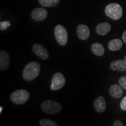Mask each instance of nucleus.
I'll return each instance as SVG.
<instances>
[{
    "label": "nucleus",
    "mask_w": 126,
    "mask_h": 126,
    "mask_svg": "<svg viewBox=\"0 0 126 126\" xmlns=\"http://www.w3.org/2000/svg\"><path fill=\"white\" fill-rule=\"evenodd\" d=\"M124 61H125L126 62V56L124 57Z\"/></svg>",
    "instance_id": "393cba45"
},
{
    "label": "nucleus",
    "mask_w": 126,
    "mask_h": 126,
    "mask_svg": "<svg viewBox=\"0 0 126 126\" xmlns=\"http://www.w3.org/2000/svg\"><path fill=\"white\" fill-rule=\"evenodd\" d=\"M10 65V58L8 53L5 50H1L0 53V69L4 71L8 69Z\"/></svg>",
    "instance_id": "1a4fd4ad"
},
{
    "label": "nucleus",
    "mask_w": 126,
    "mask_h": 126,
    "mask_svg": "<svg viewBox=\"0 0 126 126\" xmlns=\"http://www.w3.org/2000/svg\"><path fill=\"white\" fill-rule=\"evenodd\" d=\"M91 50L96 56H102L105 53V48L103 45L98 43H94L91 46Z\"/></svg>",
    "instance_id": "dca6fc26"
},
{
    "label": "nucleus",
    "mask_w": 126,
    "mask_h": 126,
    "mask_svg": "<svg viewBox=\"0 0 126 126\" xmlns=\"http://www.w3.org/2000/svg\"><path fill=\"white\" fill-rule=\"evenodd\" d=\"M122 39H123V40L124 43L126 44V30L124 32L123 34Z\"/></svg>",
    "instance_id": "5701e85b"
},
{
    "label": "nucleus",
    "mask_w": 126,
    "mask_h": 126,
    "mask_svg": "<svg viewBox=\"0 0 126 126\" xmlns=\"http://www.w3.org/2000/svg\"><path fill=\"white\" fill-rule=\"evenodd\" d=\"M120 108L123 110H126V96L121 101Z\"/></svg>",
    "instance_id": "412c9836"
},
{
    "label": "nucleus",
    "mask_w": 126,
    "mask_h": 126,
    "mask_svg": "<svg viewBox=\"0 0 126 126\" xmlns=\"http://www.w3.org/2000/svg\"><path fill=\"white\" fill-rule=\"evenodd\" d=\"M65 83V79L63 74L61 72H56L52 78L50 88L52 91H58L64 86Z\"/></svg>",
    "instance_id": "423d86ee"
},
{
    "label": "nucleus",
    "mask_w": 126,
    "mask_h": 126,
    "mask_svg": "<svg viewBox=\"0 0 126 126\" xmlns=\"http://www.w3.org/2000/svg\"><path fill=\"white\" fill-rule=\"evenodd\" d=\"M42 6L45 7H53L59 4L60 0H39Z\"/></svg>",
    "instance_id": "f3484780"
},
{
    "label": "nucleus",
    "mask_w": 126,
    "mask_h": 126,
    "mask_svg": "<svg viewBox=\"0 0 126 126\" xmlns=\"http://www.w3.org/2000/svg\"><path fill=\"white\" fill-rule=\"evenodd\" d=\"M119 83L120 86L124 90H126V77H122L119 79Z\"/></svg>",
    "instance_id": "6ab92c4d"
},
{
    "label": "nucleus",
    "mask_w": 126,
    "mask_h": 126,
    "mask_svg": "<svg viewBox=\"0 0 126 126\" xmlns=\"http://www.w3.org/2000/svg\"><path fill=\"white\" fill-rule=\"evenodd\" d=\"M39 124L41 126H58V124L50 119H42L39 122Z\"/></svg>",
    "instance_id": "a211bd4d"
},
{
    "label": "nucleus",
    "mask_w": 126,
    "mask_h": 126,
    "mask_svg": "<svg viewBox=\"0 0 126 126\" xmlns=\"http://www.w3.org/2000/svg\"><path fill=\"white\" fill-rule=\"evenodd\" d=\"M111 30V26L108 22L100 23L96 26V32L99 35L104 36L108 34Z\"/></svg>",
    "instance_id": "4468645a"
},
{
    "label": "nucleus",
    "mask_w": 126,
    "mask_h": 126,
    "mask_svg": "<svg viewBox=\"0 0 126 126\" xmlns=\"http://www.w3.org/2000/svg\"><path fill=\"white\" fill-rule=\"evenodd\" d=\"M94 110L98 113H102L106 110V105L105 99L103 96H99L94 102Z\"/></svg>",
    "instance_id": "9b49d317"
},
{
    "label": "nucleus",
    "mask_w": 126,
    "mask_h": 126,
    "mask_svg": "<svg viewBox=\"0 0 126 126\" xmlns=\"http://www.w3.org/2000/svg\"><path fill=\"white\" fill-rule=\"evenodd\" d=\"M33 53L39 58L43 60H47L48 58L49 54L46 48L40 44H34L32 47Z\"/></svg>",
    "instance_id": "0eeeda50"
},
{
    "label": "nucleus",
    "mask_w": 126,
    "mask_h": 126,
    "mask_svg": "<svg viewBox=\"0 0 126 126\" xmlns=\"http://www.w3.org/2000/svg\"><path fill=\"white\" fill-rule=\"evenodd\" d=\"M30 94L28 91L25 89H19L11 94L10 99L12 102L16 105H22L28 102Z\"/></svg>",
    "instance_id": "20e7f679"
},
{
    "label": "nucleus",
    "mask_w": 126,
    "mask_h": 126,
    "mask_svg": "<svg viewBox=\"0 0 126 126\" xmlns=\"http://www.w3.org/2000/svg\"><path fill=\"white\" fill-rule=\"evenodd\" d=\"M123 46V43L122 40L119 39H114L110 40L108 43V47L110 50L113 51H117L121 49Z\"/></svg>",
    "instance_id": "2eb2a0df"
},
{
    "label": "nucleus",
    "mask_w": 126,
    "mask_h": 126,
    "mask_svg": "<svg viewBox=\"0 0 126 126\" xmlns=\"http://www.w3.org/2000/svg\"><path fill=\"white\" fill-rule=\"evenodd\" d=\"M110 68L116 71H126V62L122 60H115L110 63Z\"/></svg>",
    "instance_id": "f8f14e48"
},
{
    "label": "nucleus",
    "mask_w": 126,
    "mask_h": 126,
    "mask_svg": "<svg viewBox=\"0 0 126 126\" xmlns=\"http://www.w3.org/2000/svg\"><path fill=\"white\" fill-rule=\"evenodd\" d=\"M123 88L120 86V85L114 84L110 86L109 90V93L111 97L114 98H120L123 94Z\"/></svg>",
    "instance_id": "ddd939ff"
},
{
    "label": "nucleus",
    "mask_w": 126,
    "mask_h": 126,
    "mask_svg": "<svg viewBox=\"0 0 126 126\" xmlns=\"http://www.w3.org/2000/svg\"><path fill=\"white\" fill-rule=\"evenodd\" d=\"M40 71V65L38 62L32 61L25 66L23 70V78L26 81H31L38 77Z\"/></svg>",
    "instance_id": "f257e3e1"
},
{
    "label": "nucleus",
    "mask_w": 126,
    "mask_h": 126,
    "mask_svg": "<svg viewBox=\"0 0 126 126\" xmlns=\"http://www.w3.org/2000/svg\"><path fill=\"white\" fill-rule=\"evenodd\" d=\"M105 14L113 20H119L123 15L122 7L116 3H111L108 4L105 8Z\"/></svg>",
    "instance_id": "f03ea898"
},
{
    "label": "nucleus",
    "mask_w": 126,
    "mask_h": 126,
    "mask_svg": "<svg viewBox=\"0 0 126 126\" xmlns=\"http://www.w3.org/2000/svg\"><path fill=\"white\" fill-rule=\"evenodd\" d=\"M77 35L82 40H85L90 36V30L86 25H79L77 29Z\"/></svg>",
    "instance_id": "9d476101"
},
{
    "label": "nucleus",
    "mask_w": 126,
    "mask_h": 126,
    "mask_svg": "<svg viewBox=\"0 0 126 126\" xmlns=\"http://www.w3.org/2000/svg\"><path fill=\"white\" fill-rule=\"evenodd\" d=\"M2 109L3 108L2 106H1V108H0V113H2Z\"/></svg>",
    "instance_id": "b1692460"
},
{
    "label": "nucleus",
    "mask_w": 126,
    "mask_h": 126,
    "mask_svg": "<svg viewBox=\"0 0 126 126\" xmlns=\"http://www.w3.org/2000/svg\"><path fill=\"white\" fill-rule=\"evenodd\" d=\"M11 23L9 21L1 22V23H0V29H1V31H4L8 27H9Z\"/></svg>",
    "instance_id": "aec40b11"
},
{
    "label": "nucleus",
    "mask_w": 126,
    "mask_h": 126,
    "mask_svg": "<svg viewBox=\"0 0 126 126\" xmlns=\"http://www.w3.org/2000/svg\"><path fill=\"white\" fill-rule=\"evenodd\" d=\"M113 126H124V124L119 120H116L114 122H113Z\"/></svg>",
    "instance_id": "4be33fe9"
},
{
    "label": "nucleus",
    "mask_w": 126,
    "mask_h": 126,
    "mask_svg": "<svg viewBox=\"0 0 126 126\" xmlns=\"http://www.w3.org/2000/svg\"><path fill=\"white\" fill-rule=\"evenodd\" d=\"M41 109L44 112L49 114H54L59 113L62 107L60 103L51 100H45L41 105Z\"/></svg>",
    "instance_id": "7ed1b4c3"
},
{
    "label": "nucleus",
    "mask_w": 126,
    "mask_h": 126,
    "mask_svg": "<svg viewBox=\"0 0 126 126\" xmlns=\"http://www.w3.org/2000/svg\"><path fill=\"white\" fill-rule=\"evenodd\" d=\"M48 13L45 9L42 8L34 9L31 13V17L36 21H42L47 16Z\"/></svg>",
    "instance_id": "6e6552de"
},
{
    "label": "nucleus",
    "mask_w": 126,
    "mask_h": 126,
    "mask_svg": "<svg viewBox=\"0 0 126 126\" xmlns=\"http://www.w3.org/2000/svg\"><path fill=\"white\" fill-rule=\"evenodd\" d=\"M55 37L58 43L65 46L68 42V33L65 28L61 25H57L54 29Z\"/></svg>",
    "instance_id": "39448f33"
}]
</instances>
